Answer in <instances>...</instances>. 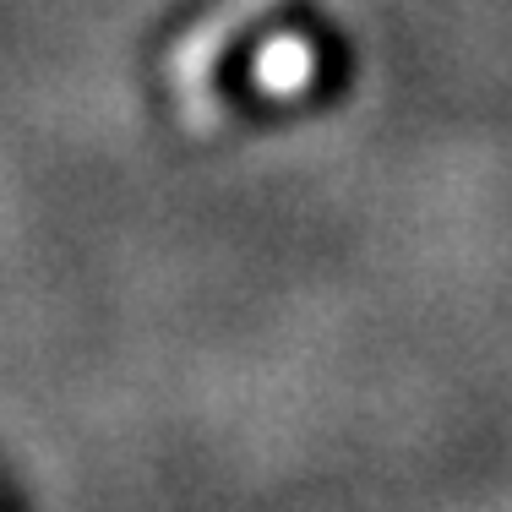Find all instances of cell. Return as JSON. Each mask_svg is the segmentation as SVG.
<instances>
[{
    "label": "cell",
    "mask_w": 512,
    "mask_h": 512,
    "mask_svg": "<svg viewBox=\"0 0 512 512\" xmlns=\"http://www.w3.org/2000/svg\"><path fill=\"white\" fill-rule=\"evenodd\" d=\"M262 6H273V0H229V6L218 11L213 22H202V28L191 33V44L175 55V82H180V88H202L207 71L218 66V50H224V44L235 39L240 28H246V22H251Z\"/></svg>",
    "instance_id": "6da1fadb"
},
{
    "label": "cell",
    "mask_w": 512,
    "mask_h": 512,
    "mask_svg": "<svg viewBox=\"0 0 512 512\" xmlns=\"http://www.w3.org/2000/svg\"><path fill=\"white\" fill-rule=\"evenodd\" d=\"M306 71H311V50L300 39H278L273 50H262V88L289 93L306 82Z\"/></svg>",
    "instance_id": "7a4b0ae2"
}]
</instances>
